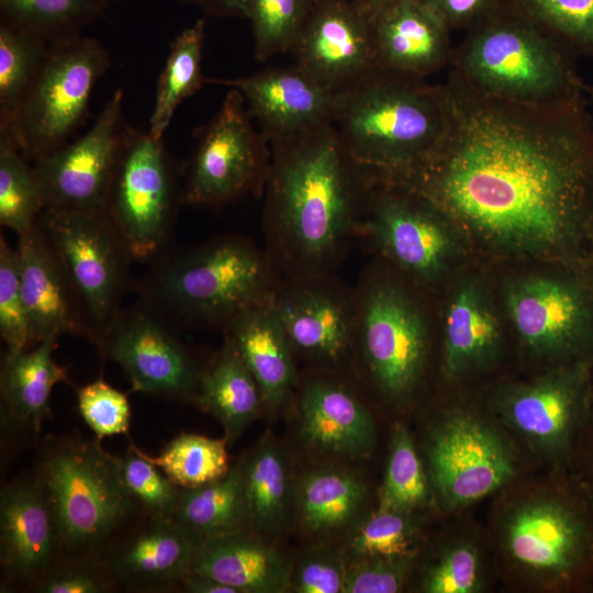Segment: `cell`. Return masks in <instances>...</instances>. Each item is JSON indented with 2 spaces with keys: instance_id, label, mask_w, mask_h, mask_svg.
I'll return each mask as SVG.
<instances>
[{
  "instance_id": "cell-2",
  "label": "cell",
  "mask_w": 593,
  "mask_h": 593,
  "mask_svg": "<svg viewBox=\"0 0 593 593\" xmlns=\"http://www.w3.org/2000/svg\"><path fill=\"white\" fill-rule=\"evenodd\" d=\"M262 192L265 249L282 278L336 273L360 224L372 177L334 124L270 142Z\"/></svg>"
},
{
  "instance_id": "cell-34",
  "label": "cell",
  "mask_w": 593,
  "mask_h": 593,
  "mask_svg": "<svg viewBox=\"0 0 593 593\" xmlns=\"http://www.w3.org/2000/svg\"><path fill=\"white\" fill-rule=\"evenodd\" d=\"M248 507L249 530L276 532L290 505V479L280 450L271 443L257 447L240 462Z\"/></svg>"
},
{
  "instance_id": "cell-5",
  "label": "cell",
  "mask_w": 593,
  "mask_h": 593,
  "mask_svg": "<svg viewBox=\"0 0 593 593\" xmlns=\"http://www.w3.org/2000/svg\"><path fill=\"white\" fill-rule=\"evenodd\" d=\"M445 122L440 85L378 69L339 92L334 126L359 166L389 179L435 147Z\"/></svg>"
},
{
  "instance_id": "cell-14",
  "label": "cell",
  "mask_w": 593,
  "mask_h": 593,
  "mask_svg": "<svg viewBox=\"0 0 593 593\" xmlns=\"http://www.w3.org/2000/svg\"><path fill=\"white\" fill-rule=\"evenodd\" d=\"M456 226L413 191L372 178L358 239L422 290L450 272L458 253Z\"/></svg>"
},
{
  "instance_id": "cell-46",
  "label": "cell",
  "mask_w": 593,
  "mask_h": 593,
  "mask_svg": "<svg viewBox=\"0 0 593 593\" xmlns=\"http://www.w3.org/2000/svg\"><path fill=\"white\" fill-rule=\"evenodd\" d=\"M0 334L7 353L32 347L16 248L11 247L3 235L0 236Z\"/></svg>"
},
{
  "instance_id": "cell-17",
  "label": "cell",
  "mask_w": 593,
  "mask_h": 593,
  "mask_svg": "<svg viewBox=\"0 0 593 593\" xmlns=\"http://www.w3.org/2000/svg\"><path fill=\"white\" fill-rule=\"evenodd\" d=\"M113 91L91 127L32 163L45 208L103 212L127 123Z\"/></svg>"
},
{
  "instance_id": "cell-16",
  "label": "cell",
  "mask_w": 593,
  "mask_h": 593,
  "mask_svg": "<svg viewBox=\"0 0 593 593\" xmlns=\"http://www.w3.org/2000/svg\"><path fill=\"white\" fill-rule=\"evenodd\" d=\"M592 370L586 360L558 365L506 387L493 399L495 418L535 454L569 466L593 404Z\"/></svg>"
},
{
  "instance_id": "cell-42",
  "label": "cell",
  "mask_w": 593,
  "mask_h": 593,
  "mask_svg": "<svg viewBox=\"0 0 593 593\" xmlns=\"http://www.w3.org/2000/svg\"><path fill=\"white\" fill-rule=\"evenodd\" d=\"M316 0H250L255 57L267 60L292 51Z\"/></svg>"
},
{
  "instance_id": "cell-20",
  "label": "cell",
  "mask_w": 593,
  "mask_h": 593,
  "mask_svg": "<svg viewBox=\"0 0 593 593\" xmlns=\"http://www.w3.org/2000/svg\"><path fill=\"white\" fill-rule=\"evenodd\" d=\"M291 52L296 66L336 92L379 69L371 18L353 0H316Z\"/></svg>"
},
{
  "instance_id": "cell-36",
  "label": "cell",
  "mask_w": 593,
  "mask_h": 593,
  "mask_svg": "<svg viewBox=\"0 0 593 593\" xmlns=\"http://www.w3.org/2000/svg\"><path fill=\"white\" fill-rule=\"evenodd\" d=\"M365 495L362 481L347 471H311L299 485L298 501L302 522L312 532L337 528L360 508Z\"/></svg>"
},
{
  "instance_id": "cell-40",
  "label": "cell",
  "mask_w": 593,
  "mask_h": 593,
  "mask_svg": "<svg viewBox=\"0 0 593 593\" xmlns=\"http://www.w3.org/2000/svg\"><path fill=\"white\" fill-rule=\"evenodd\" d=\"M434 496L411 434L404 425H395L378 507L414 512L428 505Z\"/></svg>"
},
{
  "instance_id": "cell-50",
  "label": "cell",
  "mask_w": 593,
  "mask_h": 593,
  "mask_svg": "<svg viewBox=\"0 0 593 593\" xmlns=\"http://www.w3.org/2000/svg\"><path fill=\"white\" fill-rule=\"evenodd\" d=\"M346 569L336 556L313 555L291 571L290 588L298 593H344Z\"/></svg>"
},
{
  "instance_id": "cell-15",
  "label": "cell",
  "mask_w": 593,
  "mask_h": 593,
  "mask_svg": "<svg viewBox=\"0 0 593 593\" xmlns=\"http://www.w3.org/2000/svg\"><path fill=\"white\" fill-rule=\"evenodd\" d=\"M193 137L194 146L182 172V204L220 206L249 194L262 195L270 143L255 128L237 89L231 88Z\"/></svg>"
},
{
  "instance_id": "cell-41",
  "label": "cell",
  "mask_w": 593,
  "mask_h": 593,
  "mask_svg": "<svg viewBox=\"0 0 593 593\" xmlns=\"http://www.w3.org/2000/svg\"><path fill=\"white\" fill-rule=\"evenodd\" d=\"M574 54L593 57V0H507Z\"/></svg>"
},
{
  "instance_id": "cell-32",
  "label": "cell",
  "mask_w": 593,
  "mask_h": 593,
  "mask_svg": "<svg viewBox=\"0 0 593 593\" xmlns=\"http://www.w3.org/2000/svg\"><path fill=\"white\" fill-rule=\"evenodd\" d=\"M171 519L202 538L249 530L240 462L217 481L181 489Z\"/></svg>"
},
{
  "instance_id": "cell-3",
  "label": "cell",
  "mask_w": 593,
  "mask_h": 593,
  "mask_svg": "<svg viewBox=\"0 0 593 593\" xmlns=\"http://www.w3.org/2000/svg\"><path fill=\"white\" fill-rule=\"evenodd\" d=\"M138 282L141 302L171 327H225L240 313L270 303L282 279L250 238L224 234L160 255Z\"/></svg>"
},
{
  "instance_id": "cell-37",
  "label": "cell",
  "mask_w": 593,
  "mask_h": 593,
  "mask_svg": "<svg viewBox=\"0 0 593 593\" xmlns=\"http://www.w3.org/2000/svg\"><path fill=\"white\" fill-rule=\"evenodd\" d=\"M226 438L182 433L172 438L157 456L138 452L158 467L181 489L202 486L228 473Z\"/></svg>"
},
{
  "instance_id": "cell-31",
  "label": "cell",
  "mask_w": 593,
  "mask_h": 593,
  "mask_svg": "<svg viewBox=\"0 0 593 593\" xmlns=\"http://www.w3.org/2000/svg\"><path fill=\"white\" fill-rule=\"evenodd\" d=\"M59 337L49 336L38 344L7 353L1 370V395L9 415L38 432L49 413V398L55 384L68 380L67 370L53 353Z\"/></svg>"
},
{
  "instance_id": "cell-12",
  "label": "cell",
  "mask_w": 593,
  "mask_h": 593,
  "mask_svg": "<svg viewBox=\"0 0 593 593\" xmlns=\"http://www.w3.org/2000/svg\"><path fill=\"white\" fill-rule=\"evenodd\" d=\"M511 322L524 344L551 367L593 362V261L518 278L505 289Z\"/></svg>"
},
{
  "instance_id": "cell-27",
  "label": "cell",
  "mask_w": 593,
  "mask_h": 593,
  "mask_svg": "<svg viewBox=\"0 0 593 593\" xmlns=\"http://www.w3.org/2000/svg\"><path fill=\"white\" fill-rule=\"evenodd\" d=\"M271 302L240 313L223 333L257 381L266 409L276 410L289 402L299 377L294 353Z\"/></svg>"
},
{
  "instance_id": "cell-21",
  "label": "cell",
  "mask_w": 593,
  "mask_h": 593,
  "mask_svg": "<svg viewBox=\"0 0 593 593\" xmlns=\"http://www.w3.org/2000/svg\"><path fill=\"white\" fill-rule=\"evenodd\" d=\"M205 83L237 89L269 143L334 124L339 92L296 65L233 79L205 78Z\"/></svg>"
},
{
  "instance_id": "cell-55",
  "label": "cell",
  "mask_w": 593,
  "mask_h": 593,
  "mask_svg": "<svg viewBox=\"0 0 593 593\" xmlns=\"http://www.w3.org/2000/svg\"><path fill=\"white\" fill-rule=\"evenodd\" d=\"M368 16L372 18L380 9L393 0H353Z\"/></svg>"
},
{
  "instance_id": "cell-53",
  "label": "cell",
  "mask_w": 593,
  "mask_h": 593,
  "mask_svg": "<svg viewBox=\"0 0 593 593\" xmlns=\"http://www.w3.org/2000/svg\"><path fill=\"white\" fill-rule=\"evenodd\" d=\"M181 3L194 5L205 14L221 18H246L250 0H178Z\"/></svg>"
},
{
  "instance_id": "cell-28",
  "label": "cell",
  "mask_w": 593,
  "mask_h": 593,
  "mask_svg": "<svg viewBox=\"0 0 593 593\" xmlns=\"http://www.w3.org/2000/svg\"><path fill=\"white\" fill-rule=\"evenodd\" d=\"M502 343L496 313L480 283L468 281L451 294L444 316L443 368L462 379L495 362Z\"/></svg>"
},
{
  "instance_id": "cell-9",
  "label": "cell",
  "mask_w": 593,
  "mask_h": 593,
  "mask_svg": "<svg viewBox=\"0 0 593 593\" xmlns=\"http://www.w3.org/2000/svg\"><path fill=\"white\" fill-rule=\"evenodd\" d=\"M110 66L108 49L94 38L51 43L29 92L0 131L32 163L60 148L85 122L94 86Z\"/></svg>"
},
{
  "instance_id": "cell-30",
  "label": "cell",
  "mask_w": 593,
  "mask_h": 593,
  "mask_svg": "<svg viewBox=\"0 0 593 593\" xmlns=\"http://www.w3.org/2000/svg\"><path fill=\"white\" fill-rule=\"evenodd\" d=\"M192 401L222 424L227 443L235 440L266 409L257 381L225 336L217 354L201 370Z\"/></svg>"
},
{
  "instance_id": "cell-24",
  "label": "cell",
  "mask_w": 593,
  "mask_h": 593,
  "mask_svg": "<svg viewBox=\"0 0 593 593\" xmlns=\"http://www.w3.org/2000/svg\"><path fill=\"white\" fill-rule=\"evenodd\" d=\"M301 434L312 447L350 458L368 457L374 448L373 418L345 383L311 376L299 393Z\"/></svg>"
},
{
  "instance_id": "cell-22",
  "label": "cell",
  "mask_w": 593,
  "mask_h": 593,
  "mask_svg": "<svg viewBox=\"0 0 593 593\" xmlns=\"http://www.w3.org/2000/svg\"><path fill=\"white\" fill-rule=\"evenodd\" d=\"M371 21L380 70L424 79L451 60L449 29L421 0H393Z\"/></svg>"
},
{
  "instance_id": "cell-4",
  "label": "cell",
  "mask_w": 593,
  "mask_h": 593,
  "mask_svg": "<svg viewBox=\"0 0 593 593\" xmlns=\"http://www.w3.org/2000/svg\"><path fill=\"white\" fill-rule=\"evenodd\" d=\"M499 510L496 542L513 575L550 592L590 588L593 501L571 471L519 490Z\"/></svg>"
},
{
  "instance_id": "cell-56",
  "label": "cell",
  "mask_w": 593,
  "mask_h": 593,
  "mask_svg": "<svg viewBox=\"0 0 593 593\" xmlns=\"http://www.w3.org/2000/svg\"><path fill=\"white\" fill-rule=\"evenodd\" d=\"M589 256L593 261V224H592V231H591L590 243H589Z\"/></svg>"
},
{
  "instance_id": "cell-13",
  "label": "cell",
  "mask_w": 593,
  "mask_h": 593,
  "mask_svg": "<svg viewBox=\"0 0 593 593\" xmlns=\"http://www.w3.org/2000/svg\"><path fill=\"white\" fill-rule=\"evenodd\" d=\"M179 204L181 186L164 141L127 124L103 213L133 260L163 254Z\"/></svg>"
},
{
  "instance_id": "cell-39",
  "label": "cell",
  "mask_w": 593,
  "mask_h": 593,
  "mask_svg": "<svg viewBox=\"0 0 593 593\" xmlns=\"http://www.w3.org/2000/svg\"><path fill=\"white\" fill-rule=\"evenodd\" d=\"M49 43L0 21V125L14 115L34 82Z\"/></svg>"
},
{
  "instance_id": "cell-44",
  "label": "cell",
  "mask_w": 593,
  "mask_h": 593,
  "mask_svg": "<svg viewBox=\"0 0 593 593\" xmlns=\"http://www.w3.org/2000/svg\"><path fill=\"white\" fill-rule=\"evenodd\" d=\"M483 586L482 556L468 538L448 542L425 568L421 583L426 593H477Z\"/></svg>"
},
{
  "instance_id": "cell-45",
  "label": "cell",
  "mask_w": 593,
  "mask_h": 593,
  "mask_svg": "<svg viewBox=\"0 0 593 593\" xmlns=\"http://www.w3.org/2000/svg\"><path fill=\"white\" fill-rule=\"evenodd\" d=\"M120 459L124 484L137 510L152 518L171 519L181 488L144 458L132 443Z\"/></svg>"
},
{
  "instance_id": "cell-47",
  "label": "cell",
  "mask_w": 593,
  "mask_h": 593,
  "mask_svg": "<svg viewBox=\"0 0 593 593\" xmlns=\"http://www.w3.org/2000/svg\"><path fill=\"white\" fill-rule=\"evenodd\" d=\"M77 402L81 417L97 439L128 433V399L102 378L77 388Z\"/></svg>"
},
{
  "instance_id": "cell-8",
  "label": "cell",
  "mask_w": 593,
  "mask_h": 593,
  "mask_svg": "<svg viewBox=\"0 0 593 593\" xmlns=\"http://www.w3.org/2000/svg\"><path fill=\"white\" fill-rule=\"evenodd\" d=\"M35 477L53 513L57 550L72 558L100 549L137 510L120 457L105 451L99 439L57 441Z\"/></svg>"
},
{
  "instance_id": "cell-1",
  "label": "cell",
  "mask_w": 593,
  "mask_h": 593,
  "mask_svg": "<svg viewBox=\"0 0 593 593\" xmlns=\"http://www.w3.org/2000/svg\"><path fill=\"white\" fill-rule=\"evenodd\" d=\"M445 130L409 170L383 181L439 210L500 254L589 258L593 126L584 98L549 105L485 96L452 69L440 85Z\"/></svg>"
},
{
  "instance_id": "cell-33",
  "label": "cell",
  "mask_w": 593,
  "mask_h": 593,
  "mask_svg": "<svg viewBox=\"0 0 593 593\" xmlns=\"http://www.w3.org/2000/svg\"><path fill=\"white\" fill-rule=\"evenodd\" d=\"M205 19H198L176 36L159 75L148 132L163 139L177 108L205 83L201 61Z\"/></svg>"
},
{
  "instance_id": "cell-29",
  "label": "cell",
  "mask_w": 593,
  "mask_h": 593,
  "mask_svg": "<svg viewBox=\"0 0 593 593\" xmlns=\"http://www.w3.org/2000/svg\"><path fill=\"white\" fill-rule=\"evenodd\" d=\"M190 572L206 575L237 593H280L290 589L283 556L247 530L203 538Z\"/></svg>"
},
{
  "instance_id": "cell-35",
  "label": "cell",
  "mask_w": 593,
  "mask_h": 593,
  "mask_svg": "<svg viewBox=\"0 0 593 593\" xmlns=\"http://www.w3.org/2000/svg\"><path fill=\"white\" fill-rule=\"evenodd\" d=\"M109 5L107 0H0V21L51 44L81 35Z\"/></svg>"
},
{
  "instance_id": "cell-49",
  "label": "cell",
  "mask_w": 593,
  "mask_h": 593,
  "mask_svg": "<svg viewBox=\"0 0 593 593\" xmlns=\"http://www.w3.org/2000/svg\"><path fill=\"white\" fill-rule=\"evenodd\" d=\"M114 579L105 563L68 562L52 567L35 581L41 593H103Z\"/></svg>"
},
{
  "instance_id": "cell-48",
  "label": "cell",
  "mask_w": 593,
  "mask_h": 593,
  "mask_svg": "<svg viewBox=\"0 0 593 593\" xmlns=\"http://www.w3.org/2000/svg\"><path fill=\"white\" fill-rule=\"evenodd\" d=\"M416 553L357 559L347 567L344 593H395L403 589Z\"/></svg>"
},
{
  "instance_id": "cell-6",
  "label": "cell",
  "mask_w": 593,
  "mask_h": 593,
  "mask_svg": "<svg viewBox=\"0 0 593 593\" xmlns=\"http://www.w3.org/2000/svg\"><path fill=\"white\" fill-rule=\"evenodd\" d=\"M568 47L506 2L469 29L451 69L477 91L522 104L549 105L588 90Z\"/></svg>"
},
{
  "instance_id": "cell-19",
  "label": "cell",
  "mask_w": 593,
  "mask_h": 593,
  "mask_svg": "<svg viewBox=\"0 0 593 593\" xmlns=\"http://www.w3.org/2000/svg\"><path fill=\"white\" fill-rule=\"evenodd\" d=\"M271 304L294 356L331 367L351 359L354 287L336 273L282 278Z\"/></svg>"
},
{
  "instance_id": "cell-57",
  "label": "cell",
  "mask_w": 593,
  "mask_h": 593,
  "mask_svg": "<svg viewBox=\"0 0 593 593\" xmlns=\"http://www.w3.org/2000/svg\"><path fill=\"white\" fill-rule=\"evenodd\" d=\"M588 91L590 92V98H591V111H590V114H591V122H592V126H593V86L588 88Z\"/></svg>"
},
{
  "instance_id": "cell-11",
  "label": "cell",
  "mask_w": 593,
  "mask_h": 593,
  "mask_svg": "<svg viewBox=\"0 0 593 593\" xmlns=\"http://www.w3.org/2000/svg\"><path fill=\"white\" fill-rule=\"evenodd\" d=\"M427 474L446 511L469 506L511 483L517 451L497 419L454 405L432 424L425 443Z\"/></svg>"
},
{
  "instance_id": "cell-23",
  "label": "cell",
  "mask_w": 593,
  "mask_h": 593,
  "mask_svg": "<svg viewBox=\"0 0 593 593\" xmlns=\"http://www.w3.org/2000/svg\"><path fill=\"white\" fill-rule=\"evenodd\" d=\"M18 238L20 284L31 345L65 334L89 339L88 327L74 294L37 222Z\"/></svg>"
},
{
  "instance_id": "cell-18",
  "label": "cell",
  "mask_w": 593,
  "mask_h": 593,
  "mask_svg": "<svg viewBox=\"0 0 593 593\" xmlns=\"http://www.w3.org/2000/svg\"><path fill=\"white\" fill-rule=\"evenodd\" d=\"M97 347L122 367L133 391L193 400L202 369L172 327L143 302L122 307Z\"/></svg>"
},
{
  "instance_id": "cell-58",
  "label": "cell",
  "mask_w": 593,
  "mask_h": 593,
  "mask_svg": "<svg viewBox=\"0 0 593 593\" xmlns=\"http://www.w3.org/2000/svg\"><path fill=\"white\" fill-rule=\"evenodd\" d=\"M110 4L119 0H107Z\"/></svg>"
},
{
  "instance_id": "cell-38",
  "label": "cell",
  "mask_w": 593,
  "mask_h": 593,
  "mask_svg": "<svg viewBox=\"0 0 593 593\" xmlns=\"http://www.w3.org/2000/svg\"><path fill=\"white\" fill-rule=\"evenodd\" d=\"M44 210L33 165L11 135L0 131V223L18 236L30 232Z\"/></svg>"
},
{
  "instance_id": "cell-51",
  "label": "cell",
  "mask_w": 593,
  "mask_h": 593,
  "mask_svg": "<svg viewBox=\"0 0 593 593\" xmlns=\"http://www.w3.org/2000/svg\"><path fill=\"white\" fill-rule=\"evenodd\" d=\"M449 31L475 25L507 0H421Z\"/></svg>"
},
{
  "instance_id": "cell-26",
  "label": "cell",
  "mask_w": 593,
  "mask_h": 593,
  "mask_svg": "<svg viewBox=\"0 0 593 593\" xmlns=\"http://www.w3.org/2000/svg\"><path fill=\"white\" fill-rule=\"evenodd\" d=\"M55 551L53 513L36 477L4 488L0 497V557L5 574L15 581H36L51 566Z\"/></svg>"
},
{
  "instance_id": "cell-25",
  "label": "cell",
  "mask_w": 593,
  "mask_h": 593,
  "mask_svg": "<svg viewBox=\"0 0 593 593\" xmlns=\"http://www.w3.org/2000/svg\"><path fill=\"white\" fill-rule=\"evenodd\" d=\"M203 538L169 518H152L118 544L105 563L126 586L156 591L190 572Z\"/></svg>"
},
{
  "instance_id": "cell-52",
  "label": "cell",
  "mask_w": 593,
  "mask_h": 593,
  "mask_svg": "<svg viewBox=\"0 0 593 593\" xmlns=\"http://www.w3.org/2000/svg\"><path fill=\"white\" fill-rule=\"evenodd\" d=\"M569 467L593 501V404L574 446Z\"/></svg>"
},
{
  "instance_id": "cell-54",
  "label": "cell",
  "mask_w": 593,
  "mask_h": 593,
  "mask_svg": "<svg viewBox=\"0 0 593 593\" xmlns=\"http://www.w3.org/2000/svg\"><path fill=\"white\" fill-rule=\"evenodd\" d=\"M180 583L190 593H237L225 583L194 572L186 574Z\"/></svg>"
},
{
  "instance_id": "cell-10",
  "label": "cell",
  "mask_w": 593,
  "mask_h": 593,
  "mask_svg": "<svg viewBox=\"0 0 593 593\" xmlns=\"http://www.w3.org/2000/svg\"><path fill=\"white\" fill-rule=\"evenodd\" d=\"M37 225L97 346L122 310L133 258L103 212L45 208Z\"/></svg>"
},
{
  "instance_id": "cell-7",
  "label": "cell",
  "mask_w": 593,
  "mask_h": 593,
  "mask_svg": "<svg viewBox=\"0 0 593 593\" xmlns=\"http://www.w3.org/2000/svg\"><path fill=\"white\" fill-rule=\"evenodd\" d=\"M353 287L351 358L361 361L382 398L405 404L421 387L430 348L423 290L380 260L367 266Z\"/></svg>"
},
{
  "instance_id": "cell-43",
  "label": "cell",
  "mask_w": 593,
  "mask_h": 593,
  "mask_svg": "<svg viewBox=\"0 0 593 593\" xmlns=\"http://www.w3.org/2000/svg\"><path fill=\"white\" fill-rule=\"evenodd\" d=\"M418 529L413 512L379 508L350 537L347 548L355 560L416 553Z\"/></svg>"
}]
</instances>
